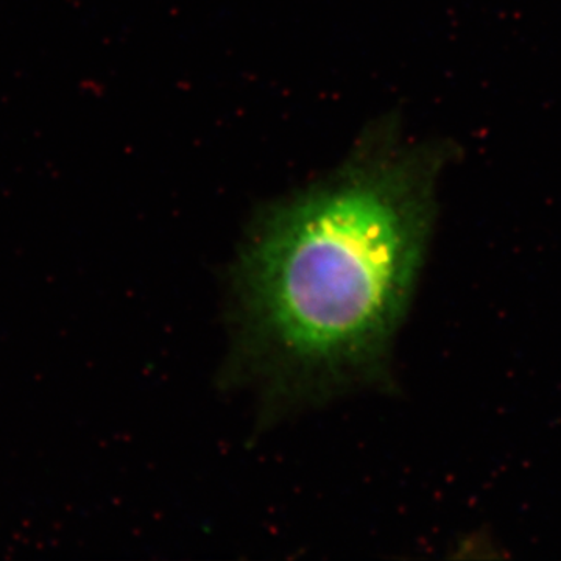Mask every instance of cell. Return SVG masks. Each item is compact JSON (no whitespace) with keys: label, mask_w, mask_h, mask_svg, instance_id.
<instances>
[{"label":"cell","mask_w":561,"mask_h":561,"mask_svg":"<svg viewBox=\"0 0 561 561\" xmlns=\"http://www.w3.org/2000/svg\"><path fill=\"white\" fill-rule=\"evenodd\" d=\"M457 151L382 119L337 169L253 217L228 271L220 378L262 423L391 387Z\"/></svg>","instance_id":"1"}]
</instances>
